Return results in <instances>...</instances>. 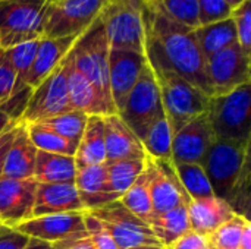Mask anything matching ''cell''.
Returning a JSON list of instances; mask_svg holds the SVG:
<instances>
[{
    "mask_svg": "<svg viewBox=\"0 0 251 249\" xmlns=\"http://www.w3.org/2000/svg\"><path fill=\"white\" fill-rule=\"evenodd\" d=\"M146 57L151 69L175 72L212 97L206 76V59L193 28L169 19L151 0L144 9Z\"/></svg>",
    "mask_w": 251,
    "mask_h": 249,
    "instance_id": "obj_1",
    "label": "cell"
},
{
    "mask_svg": "<svg viewBox=\"0 0 251 249\" xmlns=\"http://www.w3.org/2000/svg\"><path fill=\"white\" fill-rule=\"evenodd\" d=\"M109 43L104 25L97 18L75 41L68 53L74 66L82 72L99 91L107 114H115L116 109L112 101L109 87Z\"/></svg>",
    "mask_w": 251,
    "mask_h": 249,
    "instance_id": "obj_2",
    "label": "cell"
},
{
    "mask_svg": "<svg viewBox=\"0 0 251 249\" xmlns=\"http://www.w3.org/2000/svg\"><path fill=\"white\" fill-rule=\"evenodd\" d=\"M159 90L165 116L172 134L178 132L185 123L207 112L210 97L179 75L165 69H151Z\"/></svg>",
    "mask_w": 251,
    "mask_h": 249,
    "instance_id": "obj_3",
    "label": "cell"
},
{
    "mask_svg": "<svg viewBox=\"0 0 251 249\" xmlns=\"http://www.w3.org/2000/svg\"><path fill=\"white\" fill-rule=\"evenodd\" d=\"M147 0H109L100 13L107 43L115 50L146 54L144 9Z\"/></svg>",
    "mask_w": 251,
    "mask_h": 249,
    "instance_id": "obj_4",
    "label": "cell"
},
{
    "mask_svg": "<svg viewBox=\"0 0 251 249\" xmlns=\"http://www.w3.org/2000/svg\"><path fill=\"white\" fill-rule=\"evenodd\" d=\"M250 84L225 95L210 97L206 113L216 141H250Z\"/></svg>",
    "mask_w": 251,
    "mask_h": 249,
    "instance_id": "obj_5",
    "label": "cell"
},
{
    "mask_svg": "<svg viewBox=\"0 0 251 249\" xmlns=\"http://www.w3.org/2000/svg\"><path fill=\"white\" fill-rule=\"evenodd\" d=\"M51 0H0V48L43 38Z\"/></svg>",
    "mask_w": 251,
    "mask_h": 249,
    "instance_id": "obj_6",
    "label": "cell"
},
{
    "mask_svg": "<svg viewBox=\"0 0 251 249\" xmlns=\"http://www.w3.org/2000/svg\"><path fill=\"white\" fill-rule=\"evenodd\" d=\"M247 161H250V141H215L201 167L216 197L228 200Z\"/></svg>",
    "mask_w": 251,
    "mask_h": 249,
    "instance_id": "obj_7",
    "label": "cell"
},
{
    "mask_svg": "<svg viewBox=\"0 0 251 249\" xmlns=\"http://www.w3.org/2000/svg\"><path fill=\"white\" fill-rule=\"evenodd\" d=\"M163 113L160 90L147 62L137 84L131 90L124 109L118 114L131 128V131L143 139L149 126Z\"/></svg>",
    "mask_w": 251,
    "mask_h": 249,
    "instance_id": "obj_8",
    "label": "cell"
},
{
    "mask_svg": "<svg viewBox=\"0 0 251 249\" xmlns=\"http://www.w3.org/2000/svg\"><path fill=\"white\" fill-rule=\"evenodd\" d=\"M109 0L51 1L46 16L43 37L59 38L81 35L101 13Z\"/></svg>",
    "mask_w": 251,
    "mask_h": 249,
    "instance_id": "obj_9",
    "label": "cell"
},
{
    "mask_svg": "<svg viewBox=\"0 0 251 249\" xmlns=\"http://www.w3.org/2000/svg\"><path fill=\"white\" fill-rule=\"evenodd\" d=\"M206 76L212 97L225 95L251 81V54L238 43L206 59Z\"/></svg>",
    "mask_w": 251,
    "mask_h": 249,
    "instance_id": "obj_10",
    "label": "cell"
},
{
    "mask_svg": "<svg viewBox=\"0 0 251 249\" xmlns=\"http://www.w3.org/2000/svg\"><path fill=\"white\" fill-rule=\"evenodd\" d=\"M87 213L94 216L104 226L119 249L140 245H160L149 225L131 213L121 201H113Z\"/></svg>",
    "mask_w": 251,
    "mask_h": 249,
    "instance_id": "obj_11",
    "label": "cell"
},
{
    "mask_svg": "<svg viewBox=\"0 0 251 249\" xmlns=\"http://www.w3.org/2000/svg\"><path fill=\"white\" fill-rule=\"evenodd\" d=\"M71 110L66 85V65L63 59L62 63L32 90L28 106L19 122L25 125L40 123Z\"/></svg>",
    "mask_w": 251,
    "mask_h": 249,
    "instance_id": "obj_12",
    "label": "cell"
},
{
    "mask_svg": "<svg viewBox=\"0 0 251 249\" xmlns=\"http://www.w3.org/2000/svg\"><path fill=\"white\" fill-rule=\"evenodd\" d=\"M216 138L212 131L207 113H203L185 123L172 138V163H203L207 151Z\"/></svg>",
    "mask_w": 251,
    "mask_h": 249,
    "instance_id": "obj_13",
    "label": "cell"
},
{
    "mask_svg": "<svg viewBox=\"0 0 251 249\" xmlns=\"http://www.w3.org/2000/svg\"><path fill=\"white\" fill-rule=\"evenodd\" d=\"M150 167V198L154 214L166 213L187 205L190 197L182 188L172 160H153L147 157Z\"/></svg>",
    "mask_w": 251,
    "mask_h": 249,
    "instance_id": "obj_14",
    "label": "cell"
},
{
    "mask_svg": "<svg viewBox=\"0 0 251 249\" xmlns=\"http://www.w3.org/2000/svg\"><path fill=\"white\" fill-rule=\"evenodd\" d=\"M146 65L147 57L143 53L132 50H109V87L116 113L124 109Z\"/></svg>",
    "mask_w": 251,
    "mask_h": 249,
    "instance_id": "obj_15",
    "label": "cell"
},
{
    "mask_svg": "<svg viewBox=\"0 0 251 249\" xmlns=\"http://www.w3.org/2000/svg\"><path fill=\"white\" fill-rule=\"evenodd\" d=\"M38 182L29 179L0 178V223L15 227L32 219Z\"/></svg>",
    "mask_w": 251,
    "mask_h": 249,
    "instance_id": "obj_16",
    "label": "cell"
},
{
    "mask_svg": "<svg viewBox=\"0 0 251 249\" xmlns=\"http://www.w3.org/2000/svg\"><path fill=\"white\" fill-rule=\"evenodd\" d=\"M84 213H63L32 217L15 226V229L28 238L38 239L53 245L56 242L87 232L84 223Z\"/></svg>",
    "mask_w": 251,
    "mask_h": 249,
    "instance_id": "obj_17",
    "label": "cell"
},
{
    "mask_svg": "<svg viewBox=\"0 0 251 249\" xmlns=\"http://www.w3.org/2000/svg\"><path fill=\"white\" fill-rule=\"evenodd\" d=\"M104 122V147L106 161L109 160H128V158H147V153L141 139L131 131V128L115 114L103 116Z\"/></svg>",
    "mask_w": 251,
    "mask_h": 249,
    "instance_id": "obj_18",
    "label": "cell"
},
{
    "mask_svg": "<svg viewBox=\"0 0 251 249\" xmlns=\"http://www.w3.org/2000/svg\"><path fill=\"white\" fill-rule=\"evenodd\" d=\"M78 191L74 183H38L35 189V200L32 217L63 214V213H84Z\"/></svg>",
    "mask_w": 251,
    "mask_h": 249,
    "instance_id": "obj_19",
    "label": "cell"
},
{
    "mask_svg": "<svg viewBox=\"0 0 251 249\" xmlns=\"http://www.w3.org/2000/svg\"><path fill=\"white\" fill-rule=\"evenodd\" d=\"M74 185L85 211H91L113 201H119V198L109 188L104 163L97 166L78 167Z\"/></svg>",
    "mask_w": 251,
    "mask_h": 249,
    "instance_id": "obj_20",
    "label": "cell"
},
{
    "mask_svg": "<svg viewBox=\"0 0 251 249\" xmlns=\"http://www.w3.org/2000/svg\"><path fill=\"white\" fill-rule=\"evenodd\" d=\"M65 65L71 109L85 113L87 116H107L106 106L91 81L74 66L69 56L65 57Z\"/></svg>",
    "mask_w": 251,
    "mask_h": 249,
    "instance_id": "obj_21",
    "label": "cell"
},
{
    "mask_svg": "<svg viewBox=\"0 0 251 249\" xmlns=\"http://www.w3.org/2000/svg\"><path fill=\"white\" fill-rule=\"evenodd\" d=\"M185 207L191 230L204 236L212 235L219 226L235 216L231 205L216 195L190 200Z\"/></svg>",
    "mask_w": 251,
    "mask_h": 249,
    "instance_id": "obj_22",
    "label": "cell"
},
{
    "mask_svg": "<svg viewBox=\"0 0 251 249\" xmlns=\"http://www.w3.org/2000/svg\"><path fill=\"white\" fill-rule=\"evenodd\" d=\"M78 37L79 35L59 37V38L43 37L40 40L32 68L26 79V85H29L31 88L38 87L68 56Z\"/></svg>",
    "mask_w": 251,
    "mask_h": 249,
    "instance_id": "obj_23",
    "label": "cell"
},
{
    "mask_svg": "<svg viewBox=\"0 0 251 249\" xmlns=\"http://www.w3.org/2000/svg\"><path fill=\"white\" fill-rule=\"evenodd\" d=\"M37 148L32 144L26 125L19 122L16 135L6 154L1 178L6 179H29L34 178Z\"/></svg>",
    "mask_w": 251,
    "mask_h": 249,
    "instance_id": "obj_24",
    "label": "cell"
},
{
    "mask_svg": "<svg viewBox=\"0 0 251 249\" xmlns=\"http://www.w3.org/2000/svg\"><path fill=\"white\" fill-rule=\"evenodd\" d=\"M74 158L76 169L106 163L103 116H88Z\"/></svg>",
    "mask_w": 251,
    "mask_h": 249,
    "instance_id": "obj_25",
    "label": "cell"
},
{
    "mask_svg": "<svg viewBox=\"0 0 251 249\" xmlns=\"http://www.w3.org/2000/svg\"><path fill=\"white\" fill-rule=\"evenodd\" d=\"M75 173L76 164L72 156L37 150L34 179L38 183H74Z\"/></svg>",
    "mask_w": 251,
    "mask_h": 249,
    "instance_id": "obj_26",
    "label": "cell"
},
{
    "mask_svg": "<svg viewBox=\"0 0 251 249\" xmlns=\"http://www.w3.org/2000/svg\"><path fill=\"white\" fill-rule=\"evenodd\" d=\"M147 225L159 241V244L166 249L191 230L185 205L176 207L166 213L153 214Z\"/></svg>",
    "mask_w": 251,
    "mask_h": 249,
    "instance_id": "obj_27",
    "label": "cell"
},
{
    "mask_svg": "<svg viewBox=\"0 0 251 249\" xmlns=\"http://www.w3.org/2000/svg\"><path fill=\"white\" fill-rule=\"evenodd\" d=\"M194 34L204 59L238 43L237 31L231 18L207 25H200L194 29Z\"/></svg>",
    "mask_w": 251,
    "mask_h": 249,
    "instance_id": "obj_28",
    "label": "cell"
},
{
    "mask_svg": "<svg viewBox=\"0 0 251 249\" xmlns=\"http://www.w3.org/2000/svg\"><path fill=\"white\" fill-rule=\"evenodd\" d=\"M110 191L121 200L146 167V158L109 160L104 163Z\"/></svg>",
    "mask_w": 251,
    "mask_h": 249,
    "instance_id": "obj_29",
    "label": "cell"
},
{
    "mask_svg": "<svg viewBox=\"0 0 251 249\" xmlns=\"http://www.w3.org/2000/svg\"><path fill=\"white\" fill-rule=\"evenodd\" d=\"M131 213L140 217L143 222L149 223L153 217V207L150 198V167L146 158V167L143 173L135 179V182L129 186V189L119 200Z\"/></svg>",
    "mask_w": 251,
    "mask_h": 249,
    "instance_id": "obj_30",
    "label": "cell"
},
{
    "mask_svg": "<svg viewBox=\"0 0 251 249\" xmlns=\"http://www.w3.org/2000/svg\"><path fill=\"white\" fill-rule=\"evenodd\" d=\"M172 129L165 116H159L147 129L141 139L147 157L153 160H172Z\"/></svg>",
    "mask_w": 251,
    "mask_h": 249,
    "instance_id": "obj_31",
    "label": "cell"
},
{
    "mask_svg": "<svg viewBox=\"0 0 251 249\" xmlns=\"http://www.w3.org/2000/svg\"><path fill=\"white\" fill-rule=\"evenodd\" d=\"M28 135L35 145L37 150L53 153V154H62V156H75L78 144L60 136L54 131L46 128L41 123H31L26 125Z\"/></svg>",
    "mask_w": 251,
    "mask_h": 249,
    "instance_id": "obj_32",
    "label": "cell"
},
{
    "mask_svg": "<svg viewBox=\"0 0 251 249\" xmlns=\"http://www.w3.org/2000/svg\"><path fill=\"white\" fill-rule=\"evenodd\" d=\"M174 169L176 172V176L185 189L190 200H199V198H207L215 195L212 191V186L209 183V179L200 164L194 163H174Z\"/></svg>",
    "mask_w": 251,
    "mask_h": 249,
    "instance_id": "obj_33",
    "label": "cell"
},
{
    "mask_svg": "<svg viewBox=\"0 0 251 249\" xmlns=\"http://www.w3.org/2000/svg\"><path fill=\"white\" fill-rule=\"evenodd\" d=\"M40 40L22 43V44H18V45L10 47V48L6 50L9 62H10L15 73H16V81H15L13 92H16V91L22 90L24 87H26V79H28L31 68H32V63H34V59H35V53H37Z\"/></svg>",
    "mask_w": 251,
    "mask_h": 249,
    "instance_id": "obj_34",
    "label": "cell"
},
{
    "mask_svg": "<svg viewBox=\"0 0 251 249\" xmlns=\"http://www.w3.org/2000/svg\"><path fill=\"white\" fill-rule=\"evenodd\" d=\"M87 119H88V116L85 113L71 110L68 113H63V114H59L56 117L43 120L40 123L44 125L46 128L54 131L60 136L78 144L81 136H82V132L85 129Z\"/></svg>",
    "mask_w": 251,
    "mask_h": 249,
    "instance_id": "obj_35",
    "label": "cell"
},
{
    "mask_svg": "<svg viewBox=\"0 0 251 249\" xmlns=\"http://www.w3.org/2000/svg\"><path fill=\"white\" fill-rule=\"evenodd\" d=\"M174 22L196 29L199 23L197 0H151Z\"/></svg>",
    "mask_w": 251,
    "mask_h": 249,
    "instance_id": "obj_36",
    "label": "cell"
},
{
    "mask_svg": "<svg viewBox=\"0 0 251 249\" xmlns=\"http://www.w3.org/2000/svg\"><path fill=\"white\" fill-rule=\"evenodd\" d=\"M250 220L244 219L243 216L235 214L232 219L225 222L219 226L212 235L207 236L212 249H240L241 235L246 225Z\"/></svg>",
    "mask_w": 251,
    "mask_h": 249,
    "instance_id": "obj_37",
    "label": "cell"
},
{
    "mask_svg": "<svg viewBox=\"0 0 251 249\" xmlns=\"http://www.w3.org/2000/svg\"><path fill=\"white\" fill-rule=\"evenodd\" d=\"M226 203L231 205L235 214L243 216L244 219H249V213L251 210V173L250 161L246 163L237 183L234 185Z\"/></svg>",
    "mask_w": 251,
    "mask_h": 249,
    "instance_id": "obj_38",
    "label": "cell"
},
{
    "mask_svg": "<svg viewBox=\"0 0 251 249\" xmlns=\"http://www.w3.org/2000/svg\"><path fill=\"white\" fill-rule=\"evenodd\" d=\"M229 18L234 22L238 44L251 54V0H246L243 4L232 9Z\"/></svg>",
    "mask_w": 251,
    "mask_h": 249,
    "instance_id": "obj_39",
    "label": "cell"
},
{
    "mask_svg": "<svg viewBox=\"0 0 251 249\" xmlns=\"http://www.w3.org/2000/svg\"><path fill=\"white\" fill-rule=\"evenodd\" d=\"M197 4H199L200 25H207V23L228 19L232 12V9L224 0H197Z\"/></svg>",
    "mask_w": 251,
    "mask_h": 249,
    "instance_id": "obj_40",
    "label": "cell"
},
{
    "mask_svg": "<svg viewBox=\"0 0 251 249\" xmlns=\"http://www.w3.org/2000/svg\"><path fill=\"white\" fill-rule=\"evenodd\" d=\"M32 90L29 85L24 87L22 90L13 92L6 101H3L0 104V112L4 113L10 120H16L19 122L26 106H28V101L31 98V94H32Z\"/></svg>",
    "mask_w": 251,
    "mask_h": 249,
    "instance_id": "obj_41",
    "label": "cell"
},
{
    "mask_svg": "<svg viewBox=\"0 0 251 249\" xmlns=\"http://www.w3.org/2000/svg\"><path fill=\"white\" fill-rule=\"evenodd\" d=\"M84 223L85 230L94 245L96 249H119L116 247L113 238L109 235V232L104 229V226L90 213H84Z\"/></svg>",
    "mask_w": 251,
    "mask_h": 249,
    "instance_id": "obj_42",
    "label": "cell"
},
{
    "mask_svg": "<svg viewBox=\"0 0 251 249\" xmlns=\"http://www.w3.org/2000/svg\"><path fill=\"white\" fill-rule=\"evenodd\" d=\"M15 81H16V73L9 62L6 50L0 48V104L12 95L15 88Z\"/></svg>",
    "mask_w": 251,
    "mask_h": 249,
    "instance_id": "obj_43",
    "label": "cell"
},
{
    "mask_svg": "<svg viewBox=\"0 0 251 249\" xmlns=\"http://www.w3.org/2000/svg\"><path fill=\"white\" fill-rule=\"evenodd\" d=\"M29 242V238L10 226H0V249H22Z\"/></svg>",
    "mask_w": 251,
    "mask_h": 249,
    "instance_id": "obj_44",
    "label": "cell"
},
{
    "mask_svg": "<svg viewBox=\"0 0 251 249\" xmlns=\"http://www.w3.org/2000/svg\"><path fill=\"white\" fill-rule=\"evenodd\" d=\"M168 249H212L207 236L200 235L194 230L187 232Z\"/></svg>",
    "mask_w": 251,
    "mask_h": 249,
    "instance_id": "obj_45",
    "label": "cell"
},
{
    "mask_svg": "<svg viewBox=\"0 0 251 249\" xmlns=\"http://www.w3.org/2000/svg\"><path fill=\"white\" fill-rule=\"evenodd\" d=\"M18 125H19V122L12 120L3 129V132H0V178H1V173H3V166H4V160H6V154H7V151L10 148V144H12L15 135H16Z\"/></svg>",
    "mask_w": 251,
    "mask_h": 249,
    "instance_id": "obj_46",
    "label": "cell"
},
{
    "mask_svg": "<svg viewBox=\"0 0 251 249\" xmlns=\"http://www.w3.org/2000/svg\"><path fill=\"white\" fill-rule=\"evenodd\" d=\"M53 248L54 249H96L88 233H81V235H76V236H72L69 239H65V241H60V242H56L53 244Z\"/></svg>",
    "mask_w": 251,
    "mask_h": 249,
    "instance_id": "obj_47",
    "label": "cell"
},
{
    "mask_svg": "<svg viewBox=\"0 0 251 249\" xmlns=\"http://www.w3.org/2000/svg\"><path fill=\"white\" fill-rule=\"evenodd\" d=\"M240 249H251V223L249 222L243 230L241 235V242H240Z\"/></svg>",
    "mask_w": 251,
    "mask_h": 249,
    "instance_id": "obj_48",
    "label": "cell"
},
{
    "mask_svg": "<svg viewBox=\"0 0 251 249\" xmlns=\"http://www.w3.org/2000/svg\"><path fill=\"white\" fill-rule=\"evenodd\" d=\"M22 249H54L51 244H47V242H43V241H38V239H32L29 238V242Z\"/></svg>",
    "mask_w": 251,
    "mask_h": 249,
    "instance_id": "obj_49",
    "label": "cell"
},
{
    "mask_svg": "<svg viewBox=\"0 0 251 249\" xmlns=\"http://www.w3.org/2000/svg\"><path fill=\"white\" fill-rule=\"evenodd\" d=\"M10 122H12V120H10L4 113H1V112H0V132H3V129H4Z\"/></svg>",
    "mask_w": 251,
    "mask_h": 249,
    "instance_id": "obj_50",
    "label": "cell"
},
{
    "mask_svg": "<svg viewBox=\"0 0 251 249\" xmlns=\"http://www.w3.org/2000/svg\"><path fill=\"white\" fill-rule=\"evenodd\" d=\"M224 1H225L231 9H235V7H238L240 4H243L246 0H224Z\"/></svg>",
    "mask_w": 251,
    "mask_h": 249,
    "instance_id": "obj_51",
    "label": "cell"
},
{
    "mask_svg": "<svg viewBox=\"0 0 251 249\" xmlns=\"http://www.w3.org/2000/svg\"><path fill=\"white\" fill-rule=\"evenodd\" d=\"M128 249H166L163 248L162 245H140V247H134V248Z\"/></svg>",
    "mask_w": 251,
    "mask_h": 249,
    "instance_id": "obj_52",
    "label": "cell"
},
{
    "mask_svg": "<svg viewBox=\"0 0 251 249\" xmlns=\"http://www.w3.org/2000/svg\"><path fill=\"white\" fill-rule=\"evenodd\" d=\"M0 226H1V223H0Z\"/></svg>",
    "mask_w": 251,
    "mask_h": 249,
    "instance_id": "obj_53",
    "label": "cell"
}]
</instances>
